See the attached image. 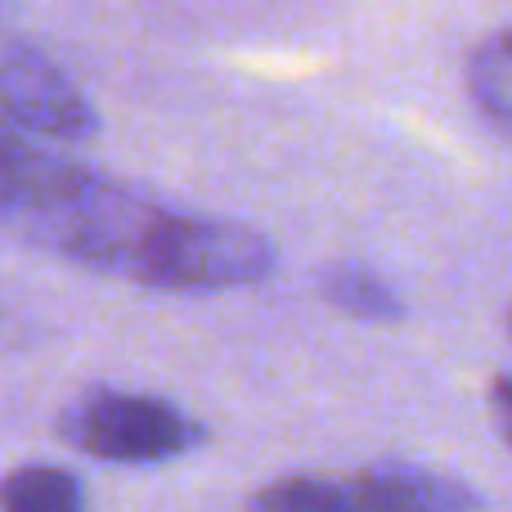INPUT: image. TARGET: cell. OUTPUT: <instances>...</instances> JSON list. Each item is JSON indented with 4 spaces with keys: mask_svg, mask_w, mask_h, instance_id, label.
Masks as SVG:
<instances>
[{
    "mask_svg": "<svg viewBox=\"0 0 512 512\" xmlns=\"http://www.w3.org/2000/svg\"><path fill=\"white\" fill-rule=\"evenodd\" d=\"M490 405H495L499 432H504V441L512 445V378H508V373H504V378L490 382Z\"/></svg>",
    "mask_w": 512,
    "mask_h": 512,
    "instance_id": "cell-9",
    "label": "cell"
},
{
    "mask_svg": "<svg viewBox=\"0 0 512 512\" xmlns=\"http://www.w3.org/2000/svg\"><path fill=\"white\" fill-rule=\"evenodd\" d=\"M0 126L14 135L86 144L99 135V113L45 45L0 27Z\"/></svg>",
    "mask_w": 512,
    "mask_h": 512,
    "instance_id": "cell-3",
    "label": "cell"
},
{
    "mask_svg": "<svg viewBox=\"0 0 512 512\" xmlns=\"http://www.w3.org/2000/svg\"><path fill=\"white\" fill-rule=\"evenodd\" d=\"M0 512H86L81 481L59 463H23L0 481Z\"/></svg>",
    "mask_w": 512,
    "mask_h": 512,
    "instance_id": "cell-6",
    "label": "cell"
},
{
    "mask_svg": "<svg viewBox=\"0 0 512 512\" xmlns=\"http://www.w3.org/2000/svg\"><path fill=\"white\" fill-rule=\"evenodd\" d=\"M508 337H512V315H508Z\"/></svg>",
    "mask_w": 512,
    "mask_h": 512,
    "instance_id": "cell-10",
    "label": "cell"
},
{
    "mask_svg": "<svg viewBox=\"0 0 512 512\" xmlns=\"http://www.w3.org/2000/svg\"><path fill=\"white\" fill-rule=\"evenodd\" d=\"M252 512H360L351 481L328 477H283L252 499Z\"/></svg>",
    "mask_w": 512,
    "mask_h": 512,
    "instance_id": "cell-8",
    "label": "cell"
},
{
    "mask_svg": "<svg viewBox=\"0 0 512 512\" xmlns=\"http://www.w3.org/2000/svg\"><path fill=\"white\" fill-rule=\"evenodd\" d=\"M0 230L18 243L117 274L153 292H221L270 279L274 243L261 230L162 203L131 180L81 167L0 126Z\"/></svg>",
    "mask_w": 512,
    "mask_h": 512,
    "instance_id": "cell-1",
    "label": "cell"
},
{
    "mask_svg": "<svg viewBox=\"0 0 512 512\" xmlns=\"http://www.w3.org/2000/svg\"><path fill=\"white\" fill-rule=\"evenodd\" d=\"M319 297L333 301L342 315L355 319H400L405 315V301L400 292L382 279L369 265H333V270L319 274Z\"/></svg>",
    "mask_w": 512,
    "mask_h": 512,
    "instance_id": "cell-7",
    "label": "cell"
},
{
    "mask_svg": "<svg viewBox=\"0 0 512 512\" xmlns=\"http://www.w3.org/2000/svg\"><path fill=\"white\" fill-rule=\"evenodd\" d=\"M468 95L477 113L512 140V27L486 36L468 59Z\"/></svg>",
    "mask_w": 512,
    "mask_h": 512,
    "instance_id": "cell-5",
    "label": "cell"
},
{
    "mask_svg": "<svg viewBox=\"0 0 512 512\" xmlns=\"http://www.w3.org/2000/svg\"><path fill=\"white\" fill-rule=\"evenodd\" d=\"M72 450L99 463H167L203 445V423L149 391H86L59 423Z\"/></svg>",
    "mask_w": 512,
    "mask_h": 512,
    "instance_id": "cell-2",
    "label": "cell"
},
{
    "mask_svg": "<svg viewBox=\"0 0 512 512\" xmlns=\"http://www.w3.org/2000/svg\"><path fill=\"white\" fill-rule=\"evenodd\" d=\"M355 508L360 512H486L481 499L463 481L427 468H369L351 477Z\"/></svg>",
    "mask_w": 512,
    "mask_h": 512,
    "instance_id": "cell-4",
    "label": "cell"
}]
</instances>
